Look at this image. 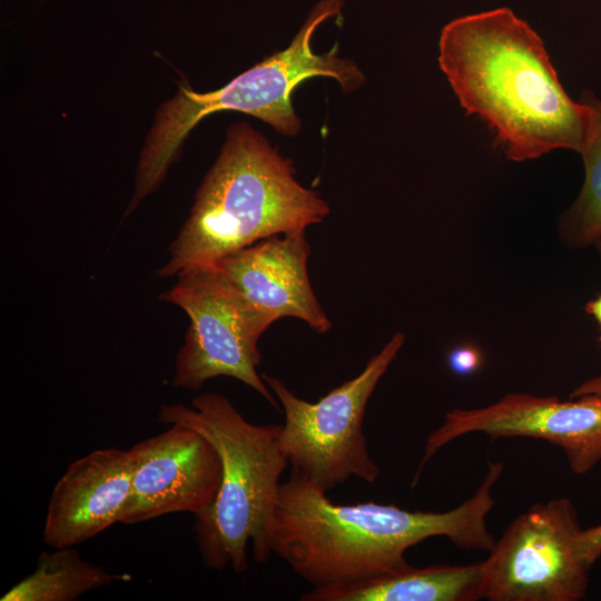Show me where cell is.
<instances>
[{
  "instance_id": "obj_1",
  "label": "cell",
  "mask_w": 601,
  "mask_h": 601,
  "mask_svg": "<svg viewBox=\"0 0 601 601\" xmlns=\"http://www.w3.org/2000/svg\"><path fill=\"white\" fill-rule=\"evenodd\" d=\"M503 472L489 462L470 499L446 512L410 511L393 504H336L299 473L282 482L272 530V552L313 588L344 585L408 569L405 552L433 536L463 550L489 551L494 538L486 515L492 487Z\"/></svg>"
},
{
  "instance_id": "obj_16",
  "label": "cell",
  "mask_w": 601,
  "mask_h": 601,
  "mask_svg": "<svg viewBox=\"0 0 601 601\" xmlns=\"http://www.w3.org/2000/svg\"><path fill=\"white\" fill-rule=\"evenodd\" d=\"M447 363L453 373L470 375L481 366L482 353L473 345H461L450 352Z\"/></svg>"
},
{
  "instance_id": "obj_6",
  "label": "cell",
  "mask_w": 601,
  "mask_h": 601,
  "mask_svg": "<svg viewBox=\"0 0 601 601\" xmlns=\"http://www.w3.org/2000/svg\"><path fill=\"white\" fill-rule=\"evenodd\" d=\"M403 344L404 335L396 333L356 377L314 403L298 397L278 377L262 374L284 411L280 446L293 472L326 492L352 476L367 483L377 480L381 472L367 450L364 414L376 385Z\"/></svg>"
},
{
  "instance_id": "obj_21",
  "label": "cell",
  "mask_w": 601,
  "mask_h": 601,
  "mask_svg": "<svg viewBox=\"0 0 601 601\" xmlns=\"http://www.w3.org/2000/svg\"><path fill=\"white\" fill-rule=\"evenodd\" d=\"M599 342L601 343V336L599 337Z\"/></svg>"
},
{
  "instance_id": "obj_5",
  "label": "cell",
  "mask_w": 601,
  "mask_h": 601,
  "mask_svg": "<svg viewBox=\"0 0 601 601\" xmlns=\"http://www.w3.org/2000/svg\"><path fill=\"white\" fill-rule=\"evenodd\" d=\"M343 0H323L311 11L292 43L247 71L225 87L210 92H196L179 85L177 93L160 105L147 135L137 165L135 190L125 213L131 214L164 181L178 156L183 142L205 117L219 111H239L269 124L278 132L296 136L300 121L292 104L296 87L313 77L336 79L345 92L359 87L364 76L336 49L318 55L312 48V37L325 20L337 14Z\"/></svg>"
},
{
  "instance_id": "obj_9",
  "label": "cell",
  "mask_w": 601,
  "mask_h": 601,
  "mask_svg": "<svg viewBox=\"0 0 601 601\" xmlns=\"http://www.w3.org/2000/svg\"><path fill=\"white\" fill-rule=\"evenodd\" d=\"M561 401L523 393L504 395L486 407L454 408L433 431L414 476L418 480L425 463L451 441L482 432L495 437H533L560 446L574 474L589 473L601 461V398L593 395Z\"/></svg>"
},
{
  "instance_id": "obj_8",
  "label": "cell",
  "mask_w": 601,
  "mask_h": 601,
  "mask_svg": "<svg viewBox=\"0 0 601 601\" xmlns=\"http://www.w3.org/2000/svg\"><path fill=\"white\" fill-rule=\"evenodd\" d=\"M568 497L529 508L494 542L482 562V599L490 601H580L590 565L578 553L581 532Z\"/></svg>"
},
{
  "instance_id": "obj_4",
  "label": "cell",
  "mask_w": 601,
  "mask_h": 601,
  "mask_svg": "<svg viewBox=\"0 0 601 601\" xmlns=\"http://www.w3.org/2000/svg\"><path fill=\"white\" fill-rule=\"evenodd\" d=\"M158 420L183 424L206 437L221 462L213 503L195 516V539L203 563L211 570H248V544L256 563L272 552V530L288 461L280 446L282 425L254 424L223 394L208 392L191 405L164 404Z\"/></svg>"
},
{
  "instance_id": "obj_7",
  "label": "cell",
  "mask_w": 601,
  "mask_h": 601,
  "mask_svg": "<svg viewBox=\"0 0 601 601\" xmlns=\"http://www.w3.org/2000/svg\"><path fill=\"white\" fill-rule=\"evenodd\" d=\"M159 297L189 317L184 345L175 361L171 384L199 390L218 376L246 384L277 407L268 385L257 372L259 337L272 325L227 282L215 264L190 266Z\"/></svg>"
},
{
  "instance_id": "obj_2",
  "label": "cell",
  "mask_w": 601,
  "mask_h": 601,
  "mask_svg": "<svg viewBox=\"0 0 601 601\" xmlns=\"http://www.w3.org/2000/svg\"><path fill=\"white\" fill-rule=\"evenodd\" d=\"M439 63L466 114L486 124L506 158L524 161L555 149L580 154L589 107L570 98L543 40L510 8L444 26Z\"/></svg>"
},
{
  "instance_id": "obj_17",
  "label": "cell",
  "mask_w": 601,
  "mask_h": 601,
  "mask_svg": "<svg viewBox=\"0 0 601 601\" xmlns=\"http://www.w3.org/2000/svg\"><path fill=\"white\" fill-rule=\"evenodd\" d=\"M575 546L581 559L592 566L601 556V524L581 530Z\"/></svg>"
},
{
  "instance_id": "obj_15",
  "label": "cell",
  "mask_w": 601,
  "mask_h": 601,
  "mask_svg": "<svg viewBox=\"0 0 601 601\" xmlns=\"http://www.w3.org/2000/svg\"><path fill=\"white\" fill-rule=\"evenodd\" d=\"M581 100L589 107V122L580 155L584 165L581 191L565 211L562 228L577 247L594 244L601 236V99L585 91Z\"/></svg>"
},
{
  "instance_id": "obj_19",
  "label": "cell",
  "mask_w": 601,
  "mask_h": 601,
  "mask_svg": "<svg viewBox=\"0 0 601 601\" xmlns=\"http://www.w3.org/2000/svg\"><path fill=\"white\" fill-rule=\"evenodd\" d=\"M585 312L590 314L601 327V293L585 305Z\"/></svg>"
},
{
  "instance_id": "obj_14",
  "label": "cell",
  "mask_w": 601,
  "mask_h": 601,
  "mask_svg": "<svg viewBox=\"0 0 601 601\" xmlns=\"http://www.w3.org/2000/svg\"><path fill=\"white\" fill-rule=\"evenodd\" d=\"M105 568L81 558L71 548L43 551L35 571L8 590L1 601H72L85 593L121 580Z\"/></svg>"
},
{
  "instance_id": "obj_12",
  "label": "cell",
  "mask_w": 601,
  "mask_h": 601,
  "mask_svg": "<svg viewBox=\"0 0 601 601\" xmlns=\"http://www.w3.org/2000/svg\"><path fill=\"white\" fill-rule=\"evenodd\" d=\"M129 450H95L71 462L49 497L43 542L71 548L120 521L131 489Z\"/></svg>"
},
{
  "instance_id": "obj_3",
  "label": "cell",
  "mask_w": 601,
  "mask_h": 601,
  "mask_svg": "<svg viewBox=\"0 0 601 601\" xmlns=\"http://www.w3.org/2000/svg\"><path fill=\"white\" fill-rule=\"evenodd\" d=\"M328 214V204L296 180L289 159L248 124L234 125L157 275L213 264L270 236L306 230Z\"/></svg>"
},
{
  "instance_id": "obj_11",
  "label": "cell",
  "mask_w": 601,
  "mask_h": 601,
  "mask_svg": "<svg viewBox=\"0 0 601 601\" xmlns=\"http://www.w3.org/2000/svg\"><path fill=\"white\" fill-rule=\"evenodd\" d=\"M309 255L305 230H298L262 239L213 264L270 324L294 317L323 334L332 323L311 285Z\"/></svg>"
},
{
  "instance_id": "obj_13",
  "label": "cell",
  "mask_w": 601,
  "mask_h": 601,
  "mask_svg": "<svg viewBox=\"0 0 601 601\" xmlns=\"http://www.w3.org/2000/svg\"><path fill=\"white\" fill-rule=\"evenodd\" d=\"M482 599V562L413 568L357 583L312 588L303 601H474Z\"/></svg>"
},
{
  "instance_id": "obj_20",
  "label": "cell",
  "mask_w": 601,
  "mask_h": 601,
  "mask_svg": "<svg viewBox=\"0 0 601 601\" xmlns=\"http://www.w3.org/2000/svg\"><path fill=\"white\" fill-rule=\"evenodd\" d=\"M594 245L601 258V236L594 242Z\"/></svg>"
},
{
  "instance_id": "obj_10",
  "label": "cell",
  "mask_w": 601,
  "mask_h": 601,
  "mask_svg": "<svg viewBox=\"0 0 601 601\" xmlns=\"http://www.w3.org/2000/svg\"><path fill=\"white\" fill-rule=\"evenodd\" d=\"M129 451L134 473L120 523L136 524L178 512L196 516L213 503L221 462L213 444L197 431L169 424Z\"/></svg>"
},
{
  "instance_id": "obj_18",
  "label": "cell",
  "mask_w": 601,
  "mask_h": 601,
  "mask_svg": "<svg viewBox=\"0 0 601 601\" xmlns=\"http://www.w3.org/2000/svg\"><path fill=\"white\" fill-rule=\"evenodd\" d=\"M593 395L601 398V375L595 376L579 385L571 394V397Z\"/></svg>"
}]
</instances>
